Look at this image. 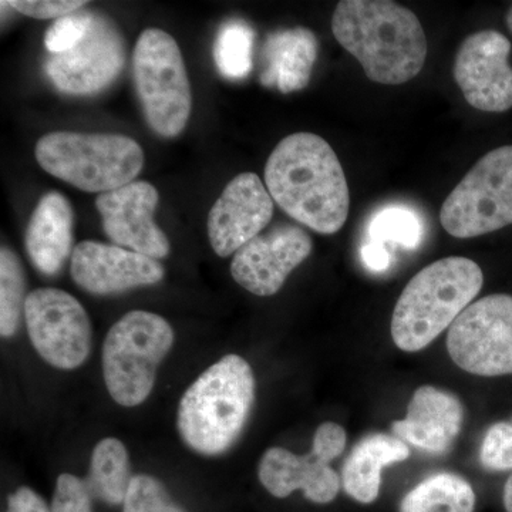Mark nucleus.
<instances>
[{
  "label": "nucleus",
  "instance_id": "obj_6",
  "mask_svg": "<svg viewBox=\"0 0 512 512\" xmlns=\"http://www.w3.org/2000/svg\"><path fill=\"white\" fill-rule=\"evenodd\" d=\"M173 343V328L157 313L128 312L114 323L103 345L104 382L114 402L124 407L146 402Z\"/></svg>",
  "mask_w": 512,
  "mask_h": 512
},
{
  "label": "nucleus",
  "instance_id": "obj_30",
  "mask_svg": "<svg viewBox=\"0 0 512 512\" xmlns=\"http://www.w3.org/2000/svg\"><path fill=\"white\" fill-rule=\"evenodd\" d=\"M52 512H92V495L82 478L60 474L53 495Z\"/></svg>",
  "mask_w": 512,
  "mask_h": 512
},
{
  "label": "nucleus",
  "instance_id": "obj_35",
  "mask_svg": "<svg viewBox=\"0 0 512 512\" xmlns=\"http://www.w3.org/2000/svg\"><path fill=\"white\" fill-rule=\"evenodd\" d=\"M505 23H507L508 29L512 33V6L510 10L507 12V16H505Z\"/></svg>",
  "mask_w": 512,
  "mask_h": 512
},
{
  "label": "nucleus",
  "instance_id": "obj_8",
  "mask_svg": "<svg viewBox=\"0 0 512 512\" xmlns=\"http://www.w3.org/2000/svg\"><path fill=\"white\" fill-rule=\"evenodd\" d=\"M440 222L454 238H476L512 225V146L477 161L448 195Z\"/></svg>",
  "mask_w": 512,
  "mask_h": 512
},
{
  "label": "nucleus",
  "instance_id": "obj_28",
  "mask_svg": "<svg viewBox=\"0 0 512 512\" xmlns=\"http://www.w3.org/2000/svg\"><path fill=\"white\" fill-rule=\"evenodd\" d=\"M93 12H74L57 19L45 36V46L52 55L69 52L82 42L93 22Z\"/></svg>",
  "mask_w": 512,
  "mask_h": 512
},
{
  "label": "nucleus",
  "instance_id": "obj_19",
  "mask_svg": "<svg viewBox=\"0 0 512 512\" xmlns=\"http://www.w3.org/2000/svg\"><path fill=\"white\" fill-rule=\"evenodd\" d=\"M74 214L69 200L60 192H47L37 202L26 229V252L40 274L62 271L73 254Z\"/></svg>",
  "mask_w": 512,
  "mask_h": 512
},
{
  "label": "nucleus",
  "instance_id": "obj_23",
  "mask_svg": "<svg viewBox=\"0 0 512 512\" xmlns=\"http://www.w3.org/2000/svg\"><path fill=\"white\" fill-rule=\"evenodd\" d=\"M476 493L456 474H434L406 494L400 512H474Z\"/></svg>",
  "mask_w": 512,
  "mask_h": 512
},
{
  "label": "nucleus",
  "instance_id": "obj_1",
  "mask_svg": "<svg viewBox=\"0 0 512 512\" xmlns=\"http://www.w3.org/2000/svg\"><path fill=\"white\" fill-rule=\"evenodd\" d=\"M266 190L293 220L322 235L348 220L349 185L328 141L313 133L285 137L265 165Z\"/></svg>",
  "mask_w": 512,
  "mask_h": 512
},
{
  "label": "nucleus",
  "instance_id": "obj_15",
  "mask_svg": "<svg viewBox=\"0 0 512 512\" xmlns=\"http://www.w3.org/2000/svg\"><path fill=\"white\" fill-rule=\"evenodd\" d=\"M160 195L146 181L104 192L96 200L107 238L117 247L130 249L151 259L167 258L170 241L158 228L154 214Z\"/></svg>",
  "mask_w": 512,
  "mask_h": 512
},
{
  "label": "nucleus",
  "instance_id": "obj_29",
  "mask_svg": "<svg viewBox=\"0 0 512 512\" xmlns=\"http://www.w3.org/2000/svg\"><path fill=\"white\" fill-rule=\"evenodd\" d=\"M480 461L488 470H512V419L495 423L487 430L481 444Z\"/></svg>",
  "mask_w": 512,
  "mask_h": 512
},
{
  "label": "nucleus",
  "instance_id": "obj_32",
  "mask_svg": "<svg viewBox=\"0 0 512 512\" xmlns=\"http://www.w3.org/2000/svg\"><path fill=\"white\" fill-rule=\"evenodd\" d=\"M6 512H52V510L32 488L19 487L15 493L9 495Z\"/></svg>",
  "mask_w": 512,
  "mask_h": 512
},
{
  "label": "nucleus",
  "instance_id": "obj_24",
  "mask_svg": "<svg viewBox=\"0 0 512 512\" xmlns=\"http://www.w3.org/2000/svg\"><path fill=\"white\" fill-rule=\"evenodd\" d=\"M26 276L19 256L9 249H0V335L12 338L25 315Z\"/></svg>",
  "mask_w": 512,
  "mask_h": 512
},
{
  "label": "nucleus",
  "instance_id": "obj_20",
  "mask_svg": "<svg viewBox=\"0 0 512 512\" xmlns=\"http://www.w3.org/2000/svg\"><path fill=\"white\" fill-rule=\"evenodd\" d=\"M318 57V40L311 30H278L266 39L262 50L261 83L288 94L308 86Z\"/></svg>",
  "mask_w": 512,
  "mask_h": 512
},
{
  "label": "nucleus",
  "instance_id": "obj_5",
  "mask_svg": "<svg viewBox=\"0 0 512 512\" xmlns=\"http://www.w3.org/2000/svg\"><path fill=\"white\" fill-rule=\"evenodd\" d=\"M40 167L86 192H109L133 183L143 170V148L121 134L56 131L37 141Z\"/></svg>",
  "mask_w": 512,
  "mask_h": 512
},
{
  "label": "nucleus",
  "instance_id": "obj_25",
  "mask_svg": "<svg viewBox=\"0 0 512 512\" xmlns=\"http://www.w3.org/2000/svg\"><path fill=\"white\" fill-rule=\"evenodd\" d=\"M254 40V29L244 20H229L221 26L214 43V60L222 76L231 80L248 76Z\"/></svg>",
  "mask_w": 512,
  "mask_h": 512
},
{
  "label": "nucleus",
  "instance_id": "obj_16",
  "mask_svg": "<svg viewBox=\"0 0 512 512\" xmlns=\"http://www.w3.org/2000/svg\"><path fill=\"white\" fill-rule=\"evenodd\" d=\"M274 217V200L261 178L239 174L229 181L208 214V238L221 258L235 255L258 237Z\"/></svg>",
  "mask_w": 512,
  "mask_h": 512
},
{
  "label": "nucleus",
  "instance_id": "obj_2",
  "mask_svg": "<svg viewBox=\"0 0 512 512\" xmlns=\"http://www.w3.org/2000/svg\"><path fill=\"white\" fill-rule=\"evenodd\" d=\"M335 39L372 82H410L426 63L427 37L412 10L389 0H342L332 18Z\"/></svg>",
  "mask_w": 512,
  "mask_h": 512
},
{
  "label": "nucleus",
  "instance_id": "obj_7",
  "mask_svg": "<svg viewBox=\"0 0 512 512\" xmlns=\"http://www.w3.org/2000/svg\"><path fill=\"white\" fill-rule=\"evenodd\" d=\"M133 80L151 130L164 138L183 133L191 116V86L173 36L161 29L141 33L133 52Z\"/></svg>",
  "mask_w": 512,
  "mask_h": 512
},
{
  "label": "nucleus",
  "instance_id": "obj_11",
  "mask_svg": "<svg viewBox=\"0 0 512 512\" xmlns=\"http://www.w3.org/2000/svg\"><path fill=\"white\" fill-rule=\"evenodd\" d=\"M30 342L49 365L77 369L92 350V323L82 303L56 288L35 289L25 305Z\"/></svg>",
  "mask_w": 512,
  "mask_h": 512
},
{
  "label": "nucleus",
  "instance_id": "obj_4",
  "mask_svg": "<svg viewBox=\"0 0 512 512\" xmlns=\"http://www.w3.org/2000/svg\"><path fill=\"white\" fill-rule=\"evenodd\" d=\"M483 284L480 266L463 256H448L421 269L394 308V345L409 353L427 348L466 311Z\"/></svg>",
  "mask_w": 512,
  "mask_h": 512
},
{
  "label": "nucleus",
  "instance_id": "obj_14",
  "mask_svg": "<svg viewBox=\"0 0 512 512\" xmlns=\"http://www.w3.org/2000/svg\"><path fill=\"white\" fill-rule=\"evenodd\" d=\"M312 247V238L298 225H278L239 249L231 262L232 278L256 296L275 295Z\"/></svg>",
  "mask_w": 512,
  "mask_h": 512
},
{
  "label": "nucleus",
  "instance_id": "obj_3",
  "mask_svg": "<svg viewBox=\"0 0 512 512\" xmlns=\"http://www.w3.org/2000/svg\"><path fill=\"white\" fill-rule=\"evenodd\" d=\"M255 403V376L244 357L228 355L208 367L181 397L177 429L201 456H220L237 443Z\"/></svg>",
  "mask_w": 512,
  "mask_h": 512
},
{
  "label": "nucleus",
  "instance_id": "obj_21",
  "mask_svg": "<svg viewBox=\"0 0 512 512\" xmlns=\"http://www.w3.org/2000/svg\"><path fill=\"white\" fill-rule=\"evenodd\" d=\"M410 456L404 441L389 434L366 436L353 447L342 471L343 487L357 503H375L382 485V470Z\"/></svg>",
  "mask_w": 512,
  "mask_h": 512
},
{
  "label": "nucleus",
  "instance_id": "obj_12",
  "mask_svg": "<svg viewBox=\"0 0 512 512\" xmlns=\"http://www.w3.org/2000/svg\"><path fill=\"white\" fill-rule=\"evenodd\" d=\"M126 63V42L113 20L94 13L92 26L79 45L46 62V73L57 90L93 94L117 79Z\"/></svg>",
  "mask_w": 512,
  "mask_h": 512
},
{
  "label": "nucleus",
  "instance_id": "obj_22",
  "mask_svg": "<svg viewBox=\"0 0 512 512\" xmlns=\"http://www.w3.org/2000/svg\"><path fill=\"white\" fill-rule=\"evenodd\" d=\"M130 457L126 446L120 440H101L93 450L87 490L92 498L110 505L124 504L131 480Z\"/></svg>",
  "mask_w": 512,
  "mask_h": 512
},
{
  "label": "nucleus",
  "instance_id": "obj_33",
  "mask_svg": "<svg viewBox=\"0 0 512 512\" xmlns=\"http://www.w3.org/2000/svg\"><path fill=\"white\" fill-rule=\"evenodd\" d=\"M360 258L366 268L372 272H383L392 264L389 249L379 242L366 241L360 248Z\"/></svg>",
  "mask_w": 512,
  "mask_h": 512
},
{
  "label": "nucleus",
  "instance_id": "obj_10",
  "mask_svg": "<svg viewBox=\"0 0 512 512\" xmlns=\"http://www.w3.org/2000/svg\"><path fill=\"white\" fill-rule=\"evenodd\" d=\"M346 440L348 436L342 426L326 421L316 430L311 453L305 456L282 447L268 448L259 461V481L276 498H286L301 490L312 503H332L339 494L340 478L330 467V461L343 453Z\"/></svg>",
  "mask_w": 512,
  "mask_h": 512
},
{
  "label": "nucleus",
  "instance_id": "obj_27",
  "mask_svg": "<svg viewBox=\"0 0 512 512\" xmlns=\"http://www.w3.org/2000/svg\"><path fill=\"white\" fill-rule=\"evenodd\" d=\"M123 512H185L157 478L140 474L131 480Z\"/></svg>",
  "mask_w": 512,
  "mask_h": 512
},
{
  "label": "nucleus",
  "instance_id": "obj_17",
  "mask_svg": "<svg viewBox=\"0 0 512 512\" xmlns=\"http://www.w3.org/2000/svg\"><path fill=\"white\" fill-rule=\"evenodd\" d=\"M74 284L92 295L109 296L163 281L164 266L156 259L117 245L83 241L72 254Z\"/></svg>",
  "mask_w": 512,
  "mask_h": 512
},
{
  "label": "nucleus",
  "instance_id": "obj_26",
  "mask_svg": "<svg viewBox=\"0 0 512 512\" xmlns=\"http://www.w3.org/2000/svg\"><path fill=\"white\" fill-rule=\"evenodd\" d=\"M421 238H423V222L417 212L403 205L383 208L370 220L367 241L416 249L420 245Z\"/></svg>",
  "mask_w": 512,
  "mask_h": 512
},
{
  "label": "nucleus",
  "instance_id": "obj_18",
  "mask_svg": "<svg viewBox=\"0 0 512 512\" xmlns=\"http://www.w3.org/2000/svg\"><path fill=\"white\" fill-rule=\"evenodd\" d=\"M463 404L454 394L421 386L407 407L406 419L394 421V436L426 453L446 454L463 426Z\"/></svg>",
  "mask_w": 512,
  "mask_h": 512
},
{
  "label": "nucleus",
  "instance_id": "obj_13",
  "mask_svg": "<svg viewBox=\"0 0 512 512\" xmlns=\"http://www.w3.org/2000/svg\"><path fill=\"white\" fill-rule=\"evenodd\" d=\"M511 42L497 30L468 36L456 56L454 79L471 107L504 113L512 107Z\"/></svg>",
  "mask_w": 512,
  "mask_h": 512
},
{
  "label": "nucleus",
  "instance_id": "obj_31",
  "mask_svg": "<svg viewBox=\"0 0 512 512\" xmlns=\"http://www.w3.org/2000/svg\"><path fill=\"white\" fill-rule=\"evenodd\" d=\"M9 8L35 19H60L77 12L87 2L77 0H12L5 2Z\"/></svg>",
  "mask_w": 512,
  "mask_h": 512
},
{
  "label": "nucleus",
  "instance_id": "obj_34",
  "mask_svg": "<svg viewBox=\"0 0 512 512\" xmlns=\"http://www.w3.org/2000/svg\"><path fill=\"white\" fill-rule=\"evenodd\" d=\"M504 507L507 512H512V476L508 478L504 487Z\"/></svg>",
  "mask_w": 512,
  "mask_h": 512
},
{
  "label": "nucleus",
  "instance_id": "obj_9",
  "mask_svg": "<svg viewBox=\"0 0 512 512\" xmlns=\"http://www.w3.org/2000/svg\"><path fill=\"white\" fill-rule=\"evenodd\" d=\"M447 350L471 375H512V296L494 293L471 303L448 329Z\"/></svg>",
  "mask_w": 512,
  "mask_h": 512
}]
</instances>
